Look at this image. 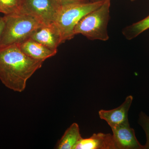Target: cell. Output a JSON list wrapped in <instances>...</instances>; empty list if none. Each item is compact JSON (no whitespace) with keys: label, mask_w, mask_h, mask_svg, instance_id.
Masks as SVG:
<instances>
[{"label":"cell","mask_w":149,"mask_h":149,"mask_svg":"<svg viewBox=\"0 0 149 149\" xmlns=\"http://www.w3.org/2000/svg\"><path fill=\"white\" fill-rule=\"evenodd\" d=\"M43 63L24 54L19 44L0 48V80L7 88L21 93Z\"/></svg>","instance_id":"cell-1"},{"label":"cell","mask_w":149,"mask_h":149,"mask_svg":"<svg viewBox=\"0 0 149 149\" xmlns=\"http://www.w3.org/2000/svg\"><path fill=\"white\" fill-rule=\"evenodd\" d=\"M110 7L111 0H105L101 6L83 16L74 27V36L82 35L92 41H108Z\"/></svg>","instance_id":"cell-2"},{"label":"cell","mask_w":149,"mask_h":149,"mask_svg":"<svg viewBox=\"0 0 149 149\" xmlns=\"http://www.w3.org/2000/svg\"><path fill=\"white\" fill-rule=\"evenodd\" d=\"M5 26L0 41V48L19 44L30 38L36 29L43 25L38 19L19 13L4 15Z\"/></svg>","instance_id":"cell-3"},{"label":"cell","mask_w":149,"mask_h":149,"mask_svg":"<svg viewBox=\"0 0 149 149\" xmlns=\"http://www.w3.org/2000/svg\"><path fill=\"white\" fill-rule=\"evenodd\" d=\"M102 1L74 3L61 6L53 24L61 37L63 43L74 37V29L83 16L101 6Z\"/></svg>","instance_id":"cell-4"},{"label":"cell","mask_w":149,"mask_h":149,"mask_svg":"<svg viewBox=\"0 0 149 149\" xmlns=\"http://www.w3.org/2000/svg\"><path fill=\"white\" fill-rule=\"evenodd\" d=\"M61 5L56 0H22L19 13L37 19L43 25L54 23Z\"/></svg>","instance_id":"cell-5"},{"label":"cell","mask_w":149,"mask_h":149,"mask_svg":"<svg viewBox=\"0 0 149 149\" xmlns=\"http://www.w3.org/2000/svg\"><path fill=\"white\" fill-rule=\"evenodd\" d=\"M111 128L117 149H143L129 123Z\"/></svg>","instance_id":"cell-6"},{"label":"cell","mask_w":149,"mask_h":149,"mask_svg":"<svg viewBox=\"0 0 149 149\" xmlns=\"http://www.w3.org/2000/svg\"><path fill=\"white\" fill-rule=\"evenodd\" d=\"M133 100V97L129 95L118 107L110 110H101L99 111L100 118L105 120L111 128L128 123V112Z\"/></svg>","instance_id":"cell-7"},{"label":"cell","mask_w":149,"mask_h":149,"mask_svg":"<svg viewBox=\"0 0 149 149\" xmlns=\"http://www.w3.org/2000/svg\"><path fill=\"white\" fill-rule=\"evenodd\" d=\"M30 38L54 50H57L58 46L63 43L58 29L53 23L42 25L32 33Z\"/></svg>","instance_id":"cell-8"},{"label":"cell","mask_w":149,"mask_h":149,"mask_svg":"<svg viewBox=\"0 0 149 149\" xmlns=\"http://www.w3.org/2000/svg\"><path fill=\"white\" fill-rule=\"evenodd\" d=\"M74 149H117L113 135L94 133L88 139H82Z\"/></svg>","instance_id":"cell-9"},{"label":"cell","mask_w":149,"mask_h":149,"mask_svg":"<svg viewBox=\"0 0 149 149\" xmlns=\"http://www.w3.org/2000/svg\"><path fill=\"white\" fill-rule=\"evenodd\" d=\"M22 51L31 58L44 62L55 55L57 50L49 49L30 38L19 44Z\"/></svg>","instance_id":"cell-10"},{"label":"cell","mask_w":149,"mask_h":149,"mask_svg":"<svg viewBox=\"0 0 149 149\" xmlns=\"http://www.w3.org/2000/svg\"><path fill=\"white\" fill-rule=\"evenodd\" d=\"M80 128L77 123H73L68 128L57 143L56 148L74 149L75 146L82 139Z\"/></svg>","instance_id":"cell-11"},{"label":"cell","mask_w":149,"mask_h":149,"mask_svg":"<svg viewBox=\"0 0 149 149\" xmlns=\"http://www.w3.org/2000/svg\"><path fill=\"white\" fill-rule=\"evenodd\" d=\"M149 29V15L142 20L124 27L122 32L125 39L131 40Z\"/></svg>","instance_id":"cell-12"},{"label":"cell","mask_w":149,"mask_h":149,"mask_svg":"<svg viewBox=\"0 0 149 149\" xmlns=\"http://www.w3.org/2000/svg\"><path fill=\"white\" fill-rule=\"evenodd\" d=\"M22 0H0V13L9 15L19 12Z\"/></svg>","instance_id":"cell-13"},{"label":"cell","mask_w":149,"mask_h":149,"mask_svg":"<svg viewBox=\"0 0 149 149\" xmlns=\"http://www.w3.org/2000/svg\"><path fill=\"white\" fill-rule=\"evenodd\" d=\"M139 123L143 129L146 136V143L143 146V149H149V116L143 112H141L139 114Z\"/></svg>","instance_id":"cell-14"},{"label":"cell","mask_w":149,"mask_h":149,"mask_svg":"<svg viewBox=\"0 0 149 149\" xmlns=\"http://www.w3.org/2000/svg\"><path fill=\"white\" fill-rule=\"evenodd\" d=\"M61 6L74 3H86L90 2L89 0H56Z\"/></svg>","instance_id":"cell-15"},{"label":"cell","mask_w":149,"mask_h":149,"mask_svg":"<svg viewBox=\"0 0 149 149\" xmlns=\"http://www.w3.org/2000/svg\"><path fill=\"white\" fill-rule=\"evenodd\" d=\"M5 26V19L4 17H0V41Z\"/></svg>","instance_id":"cell-16"},{"label":"cell","mask_w":149,"mask_h":149,"mask_svg":"<svg viewBox=\"0 0 149 149\" xmlns=\"http://www.w3.org/2000/svg\"><path fill=\"white\" fill-rule=\"evenodd\" d=\"M105 0H89V1L92 2H95L102 1H104Z\"/></svg>","instance_id":"cell-17"},{"label":"cell","mask_w":149,"mask_h":149,"mask_svg":"<svg viewBox=\"0 0 149 149\" xmlns=\"http://www.w3.org/2000/svg\"><path fill=\"white\" fill-rule=\"evenodd\" d=\"M130 1L131 2H134L135 1H136V0H130Z\"/></svg>","instance_id":"cell-18"}]
</instances>
